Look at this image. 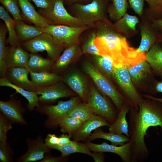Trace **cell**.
I'll list each match as a JSON object with an SVG mask.
<instances>
[{
    "mask_svg": "<svg viewBox=\"0 0 162 162\" xmlns=\"http://www.w3.org/2000/svg\"><path fill=\"white\" fill-rule=\"evenodd\" d=\"M55 62L43 58L37 53H30L26 67L34 72H50Z\"/></svg>",
    "mask_w": 162,
    "mask_h": 162,
    "instance_id": "cell-25",
    "label": "cell"
},
{
    "mask_svg": "<svg viewBox=\"0 0 162 162\" xmlns=\"http://www.w3.org/2000/svg\"><path fill=\"white\" fill-rule=\"evenodd\" d=\"M63 81L77 94L84 103L87 102L89 86L84 75L76 70L71 71L63 76Z\"/></svg>",
    "mask_w": 162,
    "mask_h": 162,
    "instance_id": "cell-13",
    "label": "cell"
},
{
    "mask_svg": "<svg viewBox=\"0 0 162 162\" xmlns=\"http://www.w3.org/2000/svg\"><path fill=\"white\" fill-rule=\"evenodd\" d=\"M12 123L1 112L0 113V142H7V134L12 128Z\"/></svg>",
    "mask_w": 162,
    "mask_h": 162,
    "instance_id": "cell-41",
    "label": "cell"
},
{
    "mask_svg": "<svg viewBox=\"0 0 162 162\" xmlns=\"http://www.w3.org/2000/svg\"><path fill=\"white\" fill-rule=\"evenodd\" d=\"M0 2L15 21L23 20L18 6V0H0Z\"/></svg>",
    "mask_w": 162,
    "mask_h": 162,
    "instance_id": "cell-39",
    "label": "cell"
},
{
    "mask_svg": "<svg viewBox=\"0 0 162 162\" xmlns=\"http://www.w3.org/2000/svg\"><path fill=\"white\" fill-rule=\"evenodd\" d=\"M0 18L4 22L8 32V43L11 46L20 45V41L15 29L16 21L11 17L3 5L0 6Z\"/></svg>",
    "mask_w": 162,
    "mask_h": 162,
    "instance_id": "cell-32",
    "label": "cell"
},
{
    "mask_svg": "<svg viewBox=\"0 0 162 162\" xmlns=\"http://www.w3.org/2000/svg\"><path fill=\"white\" fill-rule=\"evenodd\" d=\"M110 124L103 117L94 115L83 123L72 137L74 140L79 142L86 140L93 131L102 126H108Z\"/></svg>",
    "mask_w": 162,
    "mask_h": 162,
    "instance_id": "cell-19",
    "label": "cell"
},
{
    "mask_svg": "<svg viewBox=\"0 0 162 162\" xmlns=\"http://www.w3.org/2000/svg\"><path fill=\"white\" fill-rule=\"evenodd\" d=\"M87 105L95 115L105 118L110 124L116 120L119 112L106 97L100 93L94 84L89 86V91Z\"/></svg>",
    "mask_w": 162,
    "mask_h": 162,
    "instance_id": "cell-6",
    "label": "cell"
},
{
    "mask_svg": "<svg viewBox=\"0 0 162 162\" xmlns=\"http://www.w3.org/2000/svg\"><path fill=\"white\" fill-rule=\"evenodd\" d=\"M95 115L94 111L85 103L76 104L66 116L78 118L83 123Z\"/></svg>",
    "mask_w": 162,
    "mask_h": 162,
    "instance_id": "cell-35",
    "label": "cell"
},
{
    "mask_svg": "<svg viewBox=\"0 0 162 162\" xmlns=\"http://www.w3.org/2000/svg\"><path fill=\"white\" fill-rule=\"evenodd\" d=\"M113 79L122 88L126 103L131 108L138 109L143 98L135 88L127 66L115 68Z\"/></svg>",
    "mask_w": 162,
    "mask_h": 162,
    "instance_id": "cell-10",
    "label": "cell"
},
{
    "mask_svg": "<svg viewBox=\"0 0 162 162\" xmlns=\"http://www.w3.org/2000/svg\"><path fill=\"white\" fill-rule=\"evenodd\" d=\"M15 29L20 41H26L43 33L42 28L27 25L23 20L16 21Z\"/></svg>",
    "mask_w": 162,
    "mask_h": 162,
    "instance_id": "cell-28",
    "label": "cell"
},
{
    "mask_svg": "<svg viewBox=\"0 0 162 162\" xmlns=\"http://www.w3.org/2000/svg\"><path fill=\"white\" fill-rule=\"evenodd\" d=\"M151 21L159 32L160 36V43H162V18L156 19L150 17Z\"/></svg>",
    "mask_w": 162,
    "mask_h": 162,
    "instance_id": "cell-48",
    "label": "cell"
},
{
    "mask_svg": "<svg viewBox=\"0 0 162 162\" xmlns=\"http://www.w3.org/2000/svg\"><path fill=\"white\" fill-rule=\"evenodd\" d=\"M29 70L31 80L40 87H46L63 81V77L50 72H34Z\"/></svg>",
    "mask_w": 162,
    "mask_h": 162,
    "instance_id": "cell-26",
    "label": "cell"
},
{
    "mask_svg": "<svg viewBox=\"0 0 162 162\" xmlns=\"http://www.w3.org/2000/svg\"><path fill=\"white\" fill-rule=\"evenodd\" d=\"M133 83L138 84L144 80L151 73V67L146 60L137 64L126 66Z\"/></svg>",
    "mask_w": 162,
    "mask_h": 162,
    "instance_id": "cell-29",
    "label": "cell"
},
{
    "mask_svg": "<svg viewBox=\"0 0 162 162\" xmlns=\"http://www.w3.org/2000/svg\"><path fill=\"white\" fill-rule=\"evenodd\" d=\"M131 8L139 16H142L143 13V7L145 0H128Z\"/></svg>",
    "mask_w": 162,
    "mask_h": 162,
    "instance_id": "cell-43",
    "label": "cell"
},
{
    "mask_svg": "<svg viewBox=\"0 0 162 162\" xmlns=\"http://www.w3.org/2000/svg\"><path fill=\"white\" fill-rule=\"evenodd\" d=\"M29 70L27 67H13L8 69L5 77L15 85L36 92L40 87L29 80Z\"/></svg>",
    "mask_w": 162,
    "mask_h": 162,
    "instance_id": "cell-16",
    "label": "cell"
},
{
    "mask_svg": "<svg viewBox=\"0 0 162 162\" xmlns=\"http://www.w3.org/2000/svg\"><path fill=\"white\" fill-rule=\"evenodd\" d=\"M27 151L19 157L17 160L19 162H32L40 160L46 153H50V148L46 146L42 137L38 136L35 139L27 138Z\"/></svg>",
    "mask_w": 162,
    "mask_h": 162,
    "instance_id": "cell-14",
    "label": "cell"
},
{
    "mask_svg": "<svg viewBox=\"0 0 162 162\" xmlns=\"http://www.w3.org/2000/svg\"><path fill=\"white\" fill-rule=\"evenodd\" d=\"M50 153H46L44 158L39 161L40 162H60L66 160V157L62 155L59 157L52 156Z\"/></svg>",
    "mask_w": 162,
    "mask_h": 162,
    "instance_id": "cell-46",
    "label": "cell"
},
{
    "mask_svg": "<svg viewBox=\"0 0 162 162\" xmlns=\"http://www.w3.org/2000/svg\"><path fill=\"white\" fill-rule=\"evenodd\" d=\"M148 5L149 16L154 19L162 18V0H145Z\"/></svg>",
    "mask_w": 162,
    "mask_h": 162,
    "instance_id": "cell-40",
    "label": "cell"
},
{
    "mask_svg": "<svg viewBox=\"0 0 162 162\" xmlns=\"http://www.w3.org/2000/svg\"><path fill=\"white\" fill-rule=\"evenodd\" d=\"M130 108L126 103L123 105L118 112L115 121L108 126L109 132L117 134H124L129 137L128 124L126 116Z\"/></svg>",
    "mask_w": 162,
    "mask_h": 162,
    "instance_id": "cell-24",
    "label": "cell"
},
{
    "mask_svg": "<svg viewBox=\"0 0 162 162\" xmlns=\"http://www.w3.org/2000/svg\"><path fill=\"white\" fill-rule=\"evenodd\" d=\"M147 99L138 104V109L131 108L130 110L128 124L131 162H143L148 157L145 137L149 128L159 126L162 133V104Z\"/></svg>",
    "mask_w": 162,
    "mask_h": 162,
    "instance_id": "cell-1",
    "label": "cell"
},
{
    "mask_svg": "<svg viewBox=\"0 0 162 162\" xmlns=\"http://www.w3.org/2000/svg\"><path fill=\"white\" fill-rule=\"evenodd\" d=\"M39 13L51 24L74 26H85L80 18L68 12L64 6L63 0H56L52 7L46 9H40Z\"/></svg>",
    "mask_w": 162,
    "mask_h": 162,
    "instance_id": "cell-9",
    "label": "cell"
},
{
    "mask_svg": "<svg viewBox=\"0 0 162 162\" xmlns=\"http://www.w3.org/2000/svg\"><path fill=\"white\" fill-rule=\"evenodd\" d=\"M23 16L35 26L43 28L51 24L50 22L38 13L29 0H18Z\"/></svg>",
    "mask_w": 162,
    "mask_h": 162,
    "instance_id": "cell-20",
    "label": "cell"
},
{
    "mask_svg": "<svg viewBox=\"0 0 162 162\" xmlns=\"http://www.w3.org/2000/svg\"><path fill=\"white\" fill-rule=\"evenodd\" d=\"M0 112L12 124H26L23 117L25 110L21 100L13 98L6 101L0 100Z\"/></svg>",
    "mask_w": 162,
    "mask_h": 162,
    "instance_id": "cell-15",
    "label": "cell"
},
{
    "mask_svg": "<svg viewBox=\"0 0 162 162\" xmlns=\"http://www.w3.org/2000/svg\"><path fill=\"white\" fill-rule=\"evenodd\" d=\"M154 89L156 92L162 93V81L156 82L154 86ZM144 97L148 98L157 101L162 104V98H157L149 95H145Z\"/></svg>",
    "mask_w": 162,
    "mask_h": 162,
    "instance_id": "cell-47",
    "label": "cell"
},
{
    "mask_svg": "<svg viewBox=\"0 0 162 162\" xmlns=\"http://www.w3.org/2000/svg\"><path fill=\"white\" fill-rule=\"evenodd\" d=\"M96 35L94 31L90 33L85 40L81 47L83 54L99 55L95 44Z\"/></svg>",
    "mask_w": 162,
    "mask_h": 162,
    "instance_id": "cell-38",
    "label": "cell"
},
{
    "mask_svg": "<svg viewBox=\"0 0 162 162\" xmlns=\"http://www.w3.org/2000/svg\"><path fill=\"white\" fill-rule=\"evenodd\" d=\"M85 143L89 149L94 152L113 153L119 156L123 162H131V154L129 141L119 146L110 144L105 142L96 144L86 141Z\"/></svg>",
    "mask_w": 162,
    "mask_h": 162,
    "instance_id": "cell-17",
    "label": "cell"
},
{
    "mask_svg": "<svg viewBox=\"0 0 162 162\" xmlns=\"http://www.w3.org/2000/svg\"><path fill=\"white\" fill-rule=\"evenodd\" d=\"M91 55L92 63L95 67L110 80L113 79L116 67L111 58L106 56Z\"/></svg>",
    "mask_w": 162,
    "mask_h": 162,
    "instance_id": "cell-30",
    "label": "cell"
},
{
    "mask_svg": "<svg viewBox=\"0 0 162 162\" xmlns=\"http://www.w3.org/2000/svg\"><path fill=\"white\" fill-rule=\"evenodd\" d=\"M52 149L58 150L61 153L62 156L65 157L71 154L76 153L84 154L91 157L92 153L86 143L74 140L63 146L54 147Z\"/></svg>",
    "mask_w": 162,
    "mask_h": 162,
    "instance_id": "cell-33",
    "label": "cell"
},
{
    "mask_svg": "<svg viewBox=\"0 0 162 162\" xmlns=\"http://www.w3.org/2000/svg\"><path fill=\"white\" fill-rule=\"evenodd\" d=\"M109 0H93L86 3H76L71 5L75 16L80 18L85 26L93 27L99 21L106 17Z\"/></svg>",
    "mask_w": 162,
    "mask_h": 162,
    "instance_id": "cell-4",
    "label": "cell"
},
{
    "mask_svg": "<svg viewBox=\"0 0 162 162\" xmlns=\"http://www.w3.org/2000/svg\"><path fill=\"white\" fill-rule=\"evenodd\" d=\"M90 28L86 26H74L62 25L49 24L42 28L43 32L49 33L65 48L79 44L81 34Z\"/></svg>",
    "mask_w": 162,
    "mask_h": 162,
    "instance_id": "cell-7",
    "label": "cell"
},
{
    "mask_svg": "<svg viewBox=\"0 0 162 162\" xmlns=\"http://www.w3.org/2000/svg\"><path fill=\"white\" fill-rule=\"evenodd\" d=\"M32 1L36 6L40 9H46L52 7L56 0H29Z\"/></svg>",
    "mask_w": 162,
    "mask_h": 162,
    "instance_id": "cell-45",
    "label": "cell"
},
{
    "mask_svg": "<svg viewBox=\"0 0 162 162\" xmlns=\"http://www.w3.org/2000/svg\"><path fill=\"white\" fill-rule=\"evenodd\" d=\"M83 123L78 118L66 116L60 121L59 125L61 132L67 133L71 137Z\"/></svg>",
    "mask_w": 162,
    "mask_h": 162,
    "instance_id": "cell-37",
    "label": "cell"
},
{
    "mask_svg": "<svg viewBox=\"0 0 162 162\" xmlns=\"http://www.w3.org/2000/svg\"><path fill=\"white\" fill-rule=\"evenodd\" d=\"M58 137V146H64L70 143L72 141L70 140V137L68 134H63Z\"/></svg>",
    "mask_w": 162,
    "mask_h": 162,
    "instance_id": "cell-49",
    "label": "cell"
},
{
    "mask_svg": "<svg viewBox=\"0 0 162 162\" xmlns=\"http://www.w3.org/2000/svg\"><path fill=\"white\" fill-rule=\"evenodd\" d=\"M79 97H72L66 101H59L57 104L49 105L43 104L36 107L38 112L46 115V119L44 122L45 127L56 128L59 125L60 121L66 116L69 112L77 104L80 102Z\"/></svg>",
    "mask_w": 162,
    "mask_h": 162,
    "instance_id": "cell-5",
    "label": "cell"
},
{
    "mask_svg": "<svg viewBox=\"0 0 162 162\" xmlns=\"http://www.w3.org/2000/svg\"><path fill=\"white\" fill-rule=\"evenodd\" d=\"M140 23L137 16L130 15L126 12L114 24L118 32L126 38H129L137 34L136 27Z\"/></svg>",
    "mask_w": 162,
    "mask_h": 162,
    "instance_id": "cell-22",
    "label": "cell"
},
{
    "mask_svg": "<svg viewBox=\"0 0 162 162\" xmlns=\"http://www.w3.org/2000/svg\"><path fill=\"white\" fill-rule=\"evenodd\" d=\"M25 49L30 53L46 51L49 58L55 62L65 49L50 34L43 32L35 38L25 42Z\"/></svg>",
    "mask_w": 162,
    "mask_h": 162,
    "instance_id": "cell-8",
    "label": "cell"
},
{
    "mask_svg": "<svg viewBox=\"0 0 162 162\" xmlns=\"http://www.w3.org/2000/svg\"><path fill=\"white\" fill-rule=\"evenodd\" d=\"M146 60L153 71L162 78V47L154 44L146 54Z\"/></svg>",
    "mask_w": 162,
    "mask_h": 162,
    "instance_id": "cell-27",
    "label": "cell"
},
{
    "mask_svg": "<svg viewBox=\"0 0 162 162\" xmlns=\"http://www.w3.org/2000/svg\"><path fill=\"white\" fill-rule=\"evenodd\" d=\"M139 24L141 39L137 48L139 52L146 54L155 44L160 43V34L153 25L149 16H143Z\"/></svg>",
    "mask_w": 162,
    "mask_h": 162,
    "instance_id": "cell-11",
    "label": "cell"
},
{
    "mask_svg": "<svg viewBox=\"0 0 162 162\" xmlns=\"http://www.w3.org/2000/svg\"><path fill=\"white\" fill-rule=\"evenodd\" d=\"M95 162H102L104 160L105 157L103 153L94 152L91 156Z\"/></svg>",
    "mask_w": 162,
    "mask_h": 162,
    "instance_id": "cell-50",
    "label": "cell"
},
{
    "mask_svg": "<svg viewBox=\"0 0 162 162\" xmlns=\"http://www.w3.org/2000/svg\"><path fill=\"white\" fill-rule=\"evenodd\" d=\"M93 0H63L67 4L72 5L76 3L86 4L91 2Z\"/></svg>",
    "mask_w": 162,
    "mask_h": 162,
    "instance_id": "cell-51",
    "label": "cell"
},
{
    "mask_svg": "<svg viewBox=\"0 0 162 162\" xmlns=\"http://www.w3.org/2000/svg\"><path fill=\"white\" fill-rule=\"evenodd\" d=\"M62 81L46 87H40L36 92L38 97L39 102L47 104L58 99L72 97L73 93Z\"/></svg>",
    "mask_w": 162,
    "mask_h": 162,
    "instance_id": "cell-12",
    "label": "cell"
},
{
    "mask_svg": "<svg viewBox=\"0 0 162 162\" xmlns=\"http://www.w3.org/2000/svg\"><path fill=\"white\" fill-rule=\"evenodd\" d=\"M13 151L7 142H0V161L11 162L13 161Z\"/></svg>",
    "mask_w": 162,
    "mask_h": 162,
    "instance_id": "cell-42",
    "label": "cell"
},
{
    "mask_svg": "<svg viewBox=\"0 0 162 162\" xmlns=\"http://www.w3.org/2000/svg\"><path fill=\"white\" fill-rule=\"evenodd\" d=\"M128 6V0H112L107 9L110 19L115 22L120 19L127 12Z\"/></svg>",
    "mask_w": 162,
    "mask_h": 162,
    "instance_id": "cell-34",
    "label": "cell"
},
{
    "mask_svg": "<svg viewBox=\"0 0 162 162\" xmlns=\"http://www.w3.org/2000/svg\"><path fill=\"white\" fill-rule=\"evenodd\" d=\"M93 27L96 35L95 44L99 55L110 57L116 68L134 65L146 60V54L130 46L126 37L108 19L97 22Z\"/></svg>",
    "mask_w": 162,
    "mask_h": 162,
    "instance_id": "cell-2",
    "label": "cell"
},
{
    "mask_svg": "<svg viewBox=\"0 0 162 162\" xmlns=\"http://www.w3.org/2000/svg\"><path fill=\"white\" fill-rule=\"evenodd\" d=\"M30 54L20 45L11 46L8 49L5 62L8 69L16 67H26Z\"/></svg>",
    "mask_w": 162,
    "mask_h": 162,
    "instance_id": "cell-21",
    "label": "cell"
},
{
    "mask_svg": "<svg viewBox=\"0 0 162 162\" xmlns=\"http://www.w3.org/2000/svg\"><path fill=\"white\" fill-rule=\"evenodd\" d=\"M97 139L108 140L111 144L118 146H122L128 142L129 137L124 134H117L111 132H106L101 130H96L87 139V141H91Z\"/></svg>",
    "mask_w": 162,
    "mask_h": 162,
    "instance_id": "cell-31",
    "label": "cell"
},
{
    "mask_svg": "<svg viewBox=\"0 0 162 162\" xmlns=\"http://www.w3.org/2000/svg\"><path fill=\"white\" fill-rule=\"evenodd\" d=\"M59 137L54 134H48L45 139V143L50 149L58 146Z\"/></svg>",
    "mask_w": 162,
    "mask_h": 162,
    "instance_id": "cell-44",
    "label": "cell"
},
{
    "mask_svg": "<svg viewBox=\"0 0 162 162\" xmlns=\"http://www.w3.org/2000/svg\"><path fill=\"white\" fill-rule=\"evenodd\" d=\"M82 67L98 90L103 95L110 98L119 112L126 103L122 94L116 89L110 80L101 73L91 62L86 61L83 62Z\"/></svg>",
    "mask_w": 162,
    "mask_h": 162,
    "instance_id": "cell-3",
    "label": "cell"
},
{
    "mask_svg": "<svg viewBox=\"0 0 162 162\" xmlns=\"http://www.w3.org/2000/svg\"><path fill=\"white\" fill-rule=\"evenodd\" d=\"M8 32L6 26L1 25L0 28V76H5L8 70L5 62L8 48L5 46V39Z\"/></svg>",
    "mask_w": 162,
    "mask_h": 162,
    "instance_id": "cell-36",
    "label": "cell"
},
{
    "mask_svg": "<svg viewBox=\"0 0 162 162\" xmlns=\"http://www.w3.org/2000/svg\"><path fill=\"white\" fill-rule=\"evenodd\" d=\"M0 86L12 88L16 91V93H19L25 98L28 101L27 106L29 111H33L35 107H38L40 105L38 97L35 92L27 90L15 85L5 77H0Z\"/></svg>",
    "mask_w": 162,
    "mask_h": 162,
    "instance_id": "cell-23",
    "label": "cell"
},
{
    "mask_svg": "<svg viewBox=\"0 0 162 162\" xmlns=\"http://www.w3.org/2000/svg\"><path fill=\"white\" fill-rule=\"evenodd\" d=\"M83 54L79 44L65 48L55 62L51 72L57 74L65 70L71 63L78 59Z\"/></svg>",
    "mask_w": 162,
    "mask_h": 162,
    "instance_id": "cell-18",
    "label": "cell"
}]
</instances>
